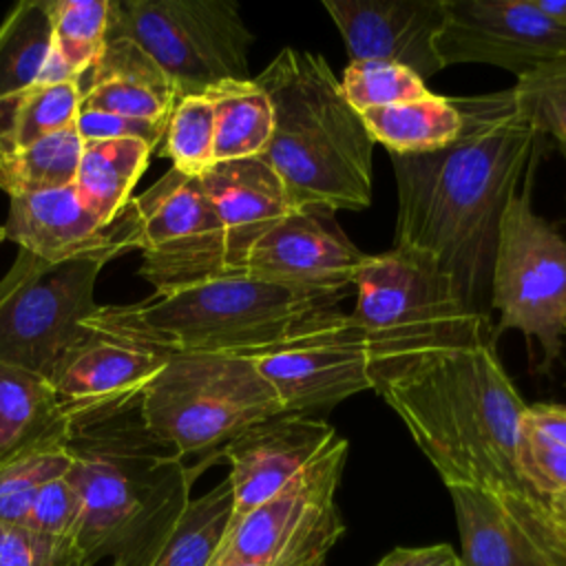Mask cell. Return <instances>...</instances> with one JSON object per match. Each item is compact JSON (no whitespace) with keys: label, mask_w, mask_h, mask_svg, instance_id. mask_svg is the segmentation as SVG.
I'll list each match as a JSON object with an SVG mask.
<instances>
[{"label":"cell","mask_w":566,"mask_h":566,"mask_svg":"<svg viewBox=\"0 0 566 566\" xmlns=\"http://www.w3.org/2000/svg\"><path fill=\"white\" fill-rule=\"evenodd\" d=\"M564 524H566V522H564Z\"/></svg>","instance_id":"bcb514c9"},{"label":"cell","mask_w":566,"mask_h":566,"mask_svg":"<svg viewBox=\"0 0 566 566\" xmlns=\"http://www.w3.org/2000/svg\"><path fill=\"white\" fill-rule=\"evenodd\" d=\"M338 301L237 272L130 305H97L82 327L164 354L256 356L338 312Z\"/></svg>","instance_id":"5b68a950"},{"label":"cell","mask_w":566,"mask_h":566,"mask_svg":"<svg viewBox=\"0 0 566 566\" xmlns=\"http://www.w3.org/2000/svg\"><path fill=\"white\" fill-rule=\"evenodd\" d=\"M356 60H385L411 69L422 80L444 69L436 40L444 22V0H323Z\"/></svg>","instance_id":"ac0fdd59"},{"label":"cell","mask_w":566,"mask_h":566,"mask_svg":"<svg viewBox=\"0 0 566 566\" xmlns=\"http://www.w3.org/2000/svg\"><path fill=\"white\" fill-rule=\"evenodd\" d=\"M168 122L153 119H135L115 113L102 111H80L75 117V130L82 142H99V139H139L148 144L153 150L161 146Z\"/></svg>","instance_id":"74e56055"},{"label":"cell","mask_w":566,"mask_h":566,"mask_svg":"<svg viewBox=\"0 0 566 566\" xmlns=\"http://www.w3.org/2000/svg\"><path fill=\"white\" fill-rule=\"evenodd\" d=\"M142 394L69 420L66 480L82 497L75 539L95 566H150L190 502L201 467L157 440L142 418Z\"/></svg>","instance_id":"7a4b0ae2"},{"label":"cell","mask_w":566,"mask_h":566,"mask_svg":"<svg viewBox=\"0 0 566 566\" xmlns=\"http://www.w3.org/2000/svg\"><path fill=\"white\" fill-rule=\"evenodd\" d=\"M150 155L153 148L139 139L84 142L73 188L99 221L113 223L133 199Z\"/></svg>","instance_id":"cb8c5ba5"},{"label":"cell","mask_w":566,"mask_h":566,"mask_svg":"<svg viewBox=\"0 0 566 566\" xmlns=\"http://www.w3.org/2000/svg\"><path fill=\"white\" fill-rule=\"evenodd\" d=\"M0 566H91L75 544L46 539L27 526L0 522Z\"/></svg>","instance_id":"8d00e7d4"},{"label":"cell","mask_w":566,"mask_h":566,"mask_svg":"<svg viewBox=\"0 0 566 566\" xmlns=\"http://www.w3.org/2000/svg\"><path fill=\"white\" fill-rule=\"evenodd\" d=\"M451 99L462 128L447 148L391 155L398 192L394 245L431 254L460 296L482 312L500 223L531 172L542 133L513 88Z\"/></svg>","instance_id":"6da1fadb"},{"label":"cell","mask_w":566,"mask_h":566,"mask_svg":"<svg viewBox=\"0 0 566 566\" xmlns=\"http://www.w3.org/2000/svg\"><path fill=\"white\" fill-rule=\"evenodd\" d=\"M159 153L172 161V168L201 177L214 161V111L206 93L177 97L168 117Z\"/></svg>","instance_id":"1f68e13d"},{"label":"cell","mask_w":566,"mask_h":566,"mask_svg":"<svg viewBox=\"0 0 566 566\" xmlns=\"http://www.w3.org/2000/svg\"><path fill=\"white\" fill-rule=\"evenodd\" d=\"M234 495L230 480L199 497H190L170 537L150 566H210L232 520Z\"/></svg>","instance_id":"f1b7e54d"},{"label":"cell","mask_w":566,"mask_h":566,"mask_svg":"<svg viewBox=\"0 0 566 566\" xmlns=\"http://www.w3.org/2000/svg\"><path fill=\"white\" fill-rule=\"evenodd\" d=\"M436 51L444 69L491 64L524 80L566 55V29L535 0H444Z\"/></svg>","instance_id":"5bb4252c"},{"label":"cell","mask_w":566,"mask_h":566,"mask_svg":"<svg viewBox=\"0 0 566 566\" xmlns=\"http://www.w3.org/2000/svg\"><path fill=\"white\" fill-rule=\"evenodd\" d=\"M71 453L62 442L35 447L0 467V522L24 526L38 491L71 469Z\"/></svg>","instance_id":"d6a6232c"},{"label":"cell","mask_w":566,"mask_h":566,"mask_svg":"<svg viewBox=\"0 0 566 566\" xmlns=\"http://www.w3.org/2000/svg\"><path fill=\"white\" fill-rule=\"evenodd\" d=\"M491 307L497 329H517L539 343L544 365L562 354L566 338V239L531 206V192H517L500 223Z\"/></svg>","instance_id":"8fae6325"},{"label":"cell","mask_w":566,"mask_h":566,"mask_svg":"<svg viewBox=\"0 0 566 566\" xmlns=\"http://www.w3.org/2000/svg\"><path fill=\"white\" fill-rule=\"evenodd\" d=\"M4 239L46 261L91 252L119 256L135 248V223L124 208L113 223L99 221L73 186L11 197Z\"/></svg>","instance_id":"d6986e66"},{"label":"cell","mask_w":566,"mask_h":566,"mask_svg":"<svg viewBox=\"0 0 566 566\" xmlns=\"http://www.w3.org/2000/svg\"><path fill=\"white\" fill-rule=\"evenodd\" d=\"M177 91L157 62L126 38H108L82 86L80 111L168 122Z\"/></svg>","instance_id":"7402d4cb"},{"label":"cell","mask_w":566,"mask_h":566,"mask_svg":"<svg viewBox=\"0 0 566 566\" xmlns=\"http://www.w3.org/2000/svg\"><path fill=\"white\" fill-rule=\"evenodd\" d=\"M562 153H564V157H566V148H564V150H562Z\"/></svg>","instance_id":"f6af8a7d"},{"label":"cell","mask_w":566,"mask_h":566,"mask_svg":"<svg viewBox=\"0 0 566 566\" xmlns=\"http://www.w3.org/2000/svg\"><path fill=\"white\" fill-rule=\"evenodd\" d=\"M374 139L389 155H422L447 148L462 128V115L451 97L427 95L422 99L378 106L360 113Z\"/></svg>","instance_id":"d4e9b609"},{"label":"cell","mask_w":566,"mask_h":566,"mask_svg":"<svg viewBox=\"0 0 566 566\" xmlns=\"http://www.w3.org/2000/svg\"><path fill=\"white\" fill-rule=\"evenodd\" d=\"M338 82L343 97L356 113L431 95L420 75L402 64L385 60L349 62Z\"/></svg>","instance_id":"836d02e7"},{"label":"cell","mask_w":566,"mask_h":566,"mask_svg":"<svg viewBox=\"0 0 566 566\" xmlns=\"http://www.w3.org/2000/svg\"><path fill=\"white\" fill-rule=\"evenodd\" d=\"M111 259L91 252L46 261L18 250L0 281V363L49 378L64 352L88 334L82 323L97 310L95 281Z\"/></svg>","instance_id":"9c48e42d"},{"label":"cell","mask_w":566,"mask_h":566,"mask_svg":"<svg viewBox=\"0 0 566 566\" xmlns=\"http://www.w3.org/2000/svg\"><path fill=\"white\" fill-rule=\"evenodd\" d=\"M447 486L528 493L515 469L526 409L493 343L424 363L376 389Z\"/></svg>","instance_id":"3957f363"},{"label":"cell","mask_w":566,"mask_h":566,"mask_svg":"<svg viewBox=\"0 0 566 566\" xmlns=\"http://www.w3.org/2000/svg\"><path fill=\"white\" fill-rule=\"evenodd\" d=\"M0 241H4V228L0 226Z\"/></svg>","instance_id":"7bdbcfd3"},{"label":"cell","mask_w":566,"mask_h":566,"mask_svg":"<svg viewBox=\"0 0 566 566\" xmlns=\"http://www.w3.org/2000/svg\"><path fill=\"white\" fill-rule=\"evenodd\" d=\"M199 179L226 232L228 274L243 272L250 248L292 210L283 181L263 157L217 161Z\"/></svg>","instance_id":"44dd1931"},{"label":"cell","mask_w":566,"mask_h":566,"mask_svg":"<svg viewBox=\"0 0 566 566\" xmlns=\"http://www.w3.org/2000/svg\"><path fill=\"white\" fill-rule=\"evenodd\" d=\"M546 504H548L551 513H553L557 520L566 522V493H559V495L551 497Z\"/></svg>","instance_id":"b9f144b4"},{"label":"cell","mask_w":566,"mask_h":566,"mask_svg":"<svg viewBox=\"0 0 566 566\" xmlns=\"http://www.w3.org/2000/svg\"><path fill=\"white\" fill-rule=\"evenodd\" d=\"M24 526L46 539L75 544L82 526V497L66 475L38 491Z\"/></svg>","instance_id":"d590c367"},{"label":"cell","mask_w":566,"mask_h":566,"mask_svg":"<svg viewBox=\"0 0 566 566\" xmlns=\"http://www.w3.org/2000/svg\"><path fill=\"white\" fill-rule=\"evenodd\" d=\"M515 469L526 491L544 502L566 493V447L533 427L524 413L515 449Z\"/></svg>","instance_id":"e575fe53"},{"label":"cell","mask_w":566,"mask_h":566,"mask_svg":"<svg viewBox=\"0 0 566 566\" xmlns=\"http://www.w3.org/2000/svg\"><path fill=\"white\" fill-rule=\"evenodd\" d=\"M336 438L332 424L307 413H276L232 438L221 449L234 495L230 526L279 493Z\"/></svg>","instance_id":"e0dca14e"},{"label":"cell","mask_w":566,"mask_h":566,"mask_svg":"<svg viewBox=\"0 0 566 566\" xmlns=\"http://www.w3.org/2000/svg\"><path fill=\"white\" fill-rule=\"evenodd\" d=\"M108 38L142 46L168 75L177 97L250 80L254 35L228 0H111Z\"/></svg>","instance_id":"ba28073f"},{"label":"cell","mask_w":566,"mask_h":566,"mask_svg":"<svg viewBox=\"0 0 566 566\" xmlns=\"http://www.w3.org/2000/svg\"><path fill=\"white\" fill-rule=\"evenodd\" d=\"M274 387L283 413L332 409L374 389L371 356L363 329L349 314L323 316L281 345L250 356Z\"/></svg>","instance_id":"4fadbf2b"},{"label":"cell","mask_w":566,"mask_h":566,"mask_svg":"<svg viewBox=\"0 0 566 566\" xmlns=\"http://www.w3.org/2000/svg\"><path fill=\"white\" fill-rule=\"evenodd\" d=\"M462 566H566V524L533 493L447 486Z\"/></svg>","instance_id":"9a60e30c"},{"label":"cell","mask_w":566,"mask_h":566,"mask_svg":"<svg viewBox=\"0 0 566 566\" xmlns=\"http://www.w3.org/2000/svg\"><path fill=\"white\" fill-rule=\"evenodd\" d=\"M239 566H259V564H239Z\"/></svg>","instance_id":"ee69618b"},{"label":"cell","mask_w":566,"mask_h":566,"mask_svg":"<svg viewBox=\"0 0 566 566\" xmlns=\"http://www.w3.org/2000/svg\"><path fill=\"white\" fill-rule=\"evenodd\" d=\"M126 208L142 252L139 274L155 294L228 274L226 232L199 177L170 168Z\"/></svg>","instance_id":"7c38bea8"},{"label":"cell","mask_w":566,"mask_h":566,"mask_svg":"<svg viewBox=\"0 0 566 566\" xmlns=\"http://www.w3.org/2000/svg\"><path fill=\"white\" fill-rule=\"evenodd\" d=\"M352 318L365 334L374 391L424 363L493 343L489 316L473 310L442 265L422 250L367 256L354 276Z\"/></svg>","instance_id":"8992f818"},{"label":"cell","mask_w":566,"mask_h":566,"mask_svg":"<svg viewBox=\"0 0 566 566\" xmlns=\"http://www.w3.org/2000/svg\"><path fill=\"white\" fill-rule=\"evenodd\" d=\"M51 0H22L0 24V113L35 86L51 55Z\"/></svg>","instance_id":"4316f807"},{"label":"cell","mask_w":566,"mask_h":566,"mask_svg":"<svg viewBox=\"0 0 566 566\" xmlns=\"http://www.w3.org/2000/svg\"><path fill=\"white\" fill-rule=\"evenodd\" d=\"M148 431L188 455L219 453L248 427L283 413L274 387L250 356L168 354L142 391Z\"/></svg>","instance_id":"52a82bcc"},{"label":"cell","mask_w":566,"mask_h":566,"mask_svg":"<svg viewBox=\"0 0 566 566\" xmlns=\"http://www.w3.org/2000/svg\"><path fill=\"white\" fill-rule=\"evenodd\" d=\"M166 360L168 354L164 352L88 332L64 352L49 382L55 389L64 416L71 420L139 396Z\"/></svg>","instance_id":"ffe728a7"},{"label":"cell","mask_w":566,"mask_h":566,"mask_svg":"<svg viewBox=\"0 0 566 566\" xmlns=\"http://www.w3.org/2000/svg\"><path fill=\"white\" fill-rule=\"evenodd\" d=\"M66 433L69 418L49 378L0 363V467Z\"/></svg>","instance_id":"603a6c76"},{"label":"cell","mask_w":566,"mask_h":566,"mask_svg":"<svg viewBox=\"0 0 566 566\" xmlns=\"http://www.w3.org/2000/svg\"><path fill=\"white\" fill-rule=\"evenodd\" d=\"M376 566H462V559L449 544L398 546L380 557Z\"/></svg>","instance_id":"f35d334b"},{"label":"cell","mask_w":566,"mask_h":566,"mask_svg":"<svg viewBox=\"0 0 566 566\" xmlns=\"http://www.w3.org/2000/svg\"><path fill=\"white\" fill-rule=\"evenodd\" d=\"M82 137L75 124L24 148L0 155V188L11 197L33 195L75 184Z\"/></svg>","instance_id":"83f0119b"},{"label":"cell","mask_w":566,"mask_h":566,"mask_svg":"<svg viewBox=\"0 0 566 566\" xmlns=\"http://www.w3.org/2000/svg\"><path fill=\"white\" fill-rule=\"evenodd\" d=\"M206 95L214 111V161L261 157L274 133L270 95L252 77L221 82Z\"/></svg>","instance_id":"484cf974"},{"label":"cell","mask_w":566,"mask_h":566,"mask_svg":"<svg viewBox=\"0 0 566 566\" xmlns=\"http://www.w3.org/2000/svg\"><path fill=\"white\" fill-rule=\"evenodd\" d=\"M254 82L274 108V133L261 157L283 181L292 208L365 210L376 144L327 60L287 46Z\"/></svg>","instance_id":"277c9868"},{"label":"cell","mask_w":566,"mask_h":566,"mask_svg":"<svg viewBox=\"0 0 566 566\" xmlns=\"http://www.w3.org/2000/svg\"><path fill=\"white\" fill-rule=\"evenodd\" d=\"M108 18L111 0H51V53L73 80H82L99 60Z\"/></svg>","instance_id":"4dcf8cb0"},{"label":"cell","mask_w":566,"mask_h":566,"mask_svg":"<svg viewBox=\"0 0 566 566\" xmlns=\"http://www.w3.org/2000/svg\"><path fill=\"white\" fill-rule=\"evenodd\" d=\"M349 442L336 438L279 493L232 524L210 566H325L345 533L336 506Z\"/></svg>","instance_id":"30bf717a"},{"label":"cell","mask_w":566,"mask_h":566,"mask_svg":"<svg viewBox=\"0 0 566 566\" xmlns=\"http://www.w3.org/2000/svg\"><path fill=\"white\" fill-rule=\"evenodd\" d=\"M369 254L340 230L332 210L292 208L248 252L243 272L294 290L343 298Z\"/></svg>","instance_id":"2e32d148"},{"label":"cell","mask_w":566,"mask_h":566,"mask_svg":"<svg viewBox=\"0 0 566 566\" xmlns=\"http://www.w3.org/2000/svg\"><path fill=\"white\" fill-rule=\"evenodd\" d=\"M535 4L559 27L566 29V0H535Z\"/></svg>","instance_id":"60d3db41"},{"label":"cell","mask_w":566,"mask_h":566,"mask_svg":"<svg viewBox=\"0 0 566 566\" xmlns=\"http://www.w3.org/2000/svg\"><path fill=\"white\" fill-rule=\"evenodd\" d=\"M524 418L537 427L542 433H546L551 440L566 447V405H553V402H537L526 405Z\"/></svg>","instance_id":"ab89813d"},{"label":"cell","mask_w":566,"mask_h":566,"mask_svg":"<svg viewBox=\"0 0 566 566\" xmlns=\"http://www.w3.org/2000/svg\"><path fill=\"white\" fill-rule=\"evenodd\" d=\"M82 82H38L0 113V155L24 148L75 124Z\"/></svg>","instance_id":"f546056e"}]
</instances>
